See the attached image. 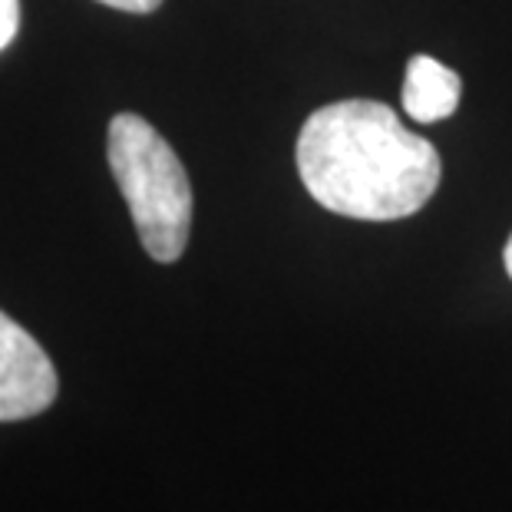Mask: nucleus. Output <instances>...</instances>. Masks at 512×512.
<instances>
[{
  "label": "nucleus",
  "mask_w": 512,
  "mask_h": 512,
  "mask_svg": "<svg viewBox=\"0 0 512 512\" xmlns=\"http://www.w3.org/2000/svg\"><path fill=\"white\" fill-rule=\"evenodd\" d=\"M298 172L311 199L334 215L394 222L417 215L440 189V152L374 100H341L308 116Z\"/></svg>",
  "instance_id": "obj_1"
},
{
  "label": "nucleus",
  "mask_w": 512,
  "mask_h": 512,
  "mask_svg": "<svg viewBox=\"0 0 512 512\" xmlns=\"http://www.w3.org/2000/svg\"><path fill=\"white\" fill-rule=\"evenodd\" d=\"M106 159L152 261H179L192 232V182L172 146L143 116L119 113L106 129Z\"/></svg>",
  "instance_id": "obj_2"
},
{
  "label": "nucleus",
  "mask_w": 512,
  "mask_h": 512,
  "mask_svg": "<svg viewBox=\"0 0 512 512\" xmlns=\"http://www.w3.org/2000/svg\"><path fill=\"white\" fill-rule=\"evenodd\" d=\"M57 387L47 351L0 311V423L37 417L57 400Z\"/></svg>",
  "instance_id": "obj_3"
},
{
  "label": "nucleus",
  "mask_w": 512,
  "mask_h": 512,
  "mask_svg": "<svg viewBox=\"0 0 512 512\" xmlns=\"http://www.w3.org/2000/svg\"><path fill=\"white\" fill-rule=\"evenodd\" d=\"M463 96L460 73L443 67L440 60L417 53L407 63V76H403V110L413 123H440V119L453 116Z\"/></svg>",
  "instance_id": "obj_4"
},
{
  "label": "nucleus",
  "mask_w": 512,
  "mask_h": 512,
  "mask_svg": "<svg viewBox=\"0 0 512 512\" xmlns=\"http://www.w3.org/2000/svg\"><path fill=\"white\" fill-rule=\"evenodd\" d=\"M20 24V0H0V50L17 34Z\"/></svg>",
  "instance_id": "obj_5"
},
{
  "label": "nucleus",
  "mask_w": 512,
  "mask_h": 512,
  "mask_svg": "<svg viewBox=\"0 0 512 512\" xmlns=\"http://www.w3.org/2000/svg\"><path fill=\"white\" fill-rule=\"evenodd\" d=\"M106 7H116V10H126V14H152L162 0H100Z\"/></svg>",
  "instance_id": "obj_6"
},
{
  "label": "nucleus",
  "mask_w": 512,
  "mask_h": 512,
  "mask_svg": "<svg viewBox=\"0 0 512 512\" xmlns=\"http://www.w3.org/2000/svg\"><path fill=\"white\" fill-rule=\"evenodd\" d=\"M503 261H506V271H509V278H512V235H509V242H506V252H503Z\"/></svg>",
  "instance_id": "obj_7"
}]
</instances>
